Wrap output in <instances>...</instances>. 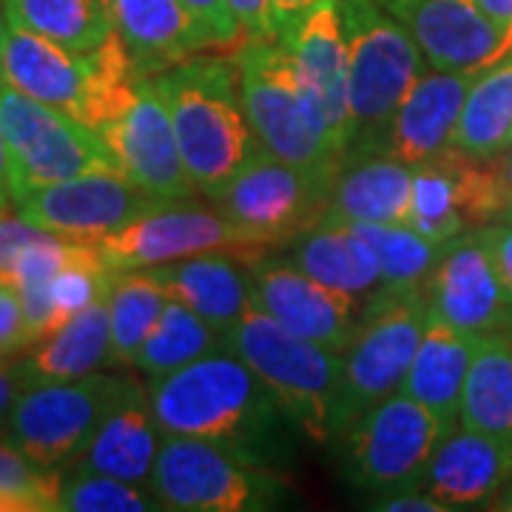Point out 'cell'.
Segmentation results:
<instances>
[{"instance_id":"cell-7","label":"cell","mask_w":512,"mask_h":512,"mask_svg":"<svg viewBox=\"0 0 512 512\" xmlns=\"http://www.w3.org/2000/svg\"><path fill=\"white\" fill-rule=\"evenodd\" d=\"M427 296L421 293H373L356 336L342 353V396L336 410V439L362 413L402 390L407 370L427 328Z\"/></svg>"},{"instance_id":"cell-12","label":"cell","mask_w":512,"mask_h":512,"mask_svg":"<svg viewBox=\"0 0 512 512\" xmlns=\"http://www.w3.org/2000/svg\"><path fill=\"white\" fill-rule=\"evenodd\" d=\"M126 376L92 373L74 382L26 387L6 419V441L40 467H63L83 453Z\"/></svg>"},{"instance_id":"cell-42","label":"cell","mask_w":512,"mask_h":512,"mask_svg":"<svg viewBox=\"0 0 512 512\" xmlns=\"http://www.w3.org/2000/svg\"><path fill=\"white\" fill-rule=\"evenodd\" d=\"M484 234L490 242L495 271L501 279V288L507 293V305H510L512 316V217H507L504 222H495V225H484Z\"/></svg>"},{"instance_id":"cell-39","label":"cell","mask_w":512,"mask_h":512,"mask_svg":"<svg viewBox=\"0 0 512 512\" xmlns=\"http://www.w3.org/2000/svg\"><path fill=\"white\" fill-rule=\"evenodd\" d=\"M188 6V12L200 20V26L205 29V35L211 37L214 46H242L245 35L239 29L237 18L231 12L228 0H183Z\"/></svg>"},{"instance_id":"cell-4","label":"cell","mask_w":512,"mask_h":512,"mask_svg":"<svg viewBox=\"0 0 512 512\" xmlns=\"http://www.w3.org/2000/svg\"><path fill=\"white\" fill-rule=\"evenodd\" d=\"M225 348L262 379L296 430L316 444L336 439L342 353L296 336L254 305L225 333Z\"/></svg>"},{"instance_id":"cell-15","label":"cell","mask_w":512,"mask_h":512,"mask_svg":"<svg viewBox=\"0 0 512 512\" xmlns=\"http://www.w3.org/2000/svg\"><path fill=\"white\" fill-rule=\"evenodd\" d=\"M117 168L160 202H185L197 194L174 134L171 111L154 77H143L123 117L100 131Z\"/></svg>"},{"instance_id":"cell-35","label":"cell","mask_w":512,"mask_h":512,"mask_svg":"<svg viewBox=\"0 0 512 512\" xmlns=\"http://www.w3.org/2000/svg\"><path fill=\"white\" fill-rule=\"evenodd\" d=\"M410 228L436 245H447L450 239L467 231L464 202L458 188L456 168L450 163L447 148L439 157L413 168V214Z\"/></svg>"},{"instance_id":"cell-33","label":"cell","mask_w":512,"mask_h":512,"mask_svg":"<svg viewBox=\"0 0 512 512\" xmlns=\"http://www.w3.org/2000/svg\"><path fill=\"white\" fill-rule=\"evenodd\" d=\"M222 348L225 339L220 330L211 328L202 316L185 308L183 302L168 299L157 325L151 328L143 348L137 350L134 367L143 370L148 379H157Z\"/></svg>"},{"instance_id":"cell-41","label":"cell","mask_w":512,"mask_h":512,"mask_svg":"<svg viewBox=\"0 0 512 512\" xmlns=\"http://www.w3.org/2000/svg\"><path fill=\"white\" fill-rule=\"evenodd\" d=\"M228 3L245 35V43L279 37L274 26V0H228Z\"/></svg>"},{"instance_id":"cell-51","label":"cell","mask_w":512,"mask_h":512,"mask_svg":"<svg viewBox=\"0 0 512 512\" xmlns=\"http://www.w3.org/2000/svg\"><path fill=\"white\" fill-rule=\"evenodd\" d=\"M504 154H510V157H512V146H510V148H507V151H504Z\"/></svg>"},{"instance_id":"cell-5","label":"cell","mask_w":512,"mask_h":512,"mask_svg":"<svg viewBox=\"0 0 512 512\" xmlns=\"http://www.w3.org/2000/svg\"><path fill=\"white\" fill-rule=\"evenodd\" d=\"M348 37L353 143L348 157L370 154L407 92L424 74V55L379 0H339Z\"/></svg>"},{"instance_id":"cell-37","label":"cell","mask_w":512,"mask_h":512,"mask_svg":"<svg viewBox=\"0 0 512 512\" xmlns=\"http://www.w3.org/2000/svg\"><path fill=\"white\" fill-rule=\"evenodd\" d=\"M163 510V501L143 484L103 476L92 470H77L63 476L60 512H151Z\"/></svg>"},{"instance_id":"cell-32","label":"cell","mask_w":512,"mask_h":512,"mask_svg":"<svg viewBox=\"0 0 512 512\" xmlns=\"http://www.w3.org/2000/svg\"><path fill=\"white\" fill-rule=\"evenodd\" d=\"M342 225V222H336ZM353 234L365 239L370 251L379 259L382 288L379 293H421L436 271L441 248L421 237L410 225L393 222H348Z\"/></svg>"},{"instance_id":"cell-18","label":"cell","mask_w":512,"mask_h":512,"mask_svg":"<svg viewBox=\"0 0 512 512\" xmlns=\"http://www.w3.org/2000/svg\"><path fill=\"white\" fill-rule=\"evenodd\" d=\"M481 72L484 69H433L421 74L370 154H384L413 168L439 157L453 146L464 100Z\"/></svg>"},{"instance_id":"cell-16","label":"cell","mask_w":512,"mask_h":512,"mask_svg":"<svg viewBox=\"0 0 512 512\" xmlns=\"http://www.w3.org/2000/svg\"><path fill=\"white\" fill-rule=\"evenodd\" d=\"M424 296L436 319L467 336L481 339L490 333H512L507 293L501 288L484 228L464 231L441 248Z\"/></svg>"},{"instance_id":"cell-1","label":"cell","mask_w":512,"mask_h":512,"mask_svg":"<svg viewBox=\"0 0 512 512\" xmlns=\"http://www.w3.org/2000/svg\"><path fill=\"white\" fill-rule=\"evenodd\" d=\"M148 399L163 436L214 441L259 467L274 458L288 421L262 379L228 348L151 379Z\"/></svg>"},{"instance_id":"cell-19","label":"cell","mask_w":512,"mask_h":512,"mask_svg":"<svg viewBox=\"0 0 512 512\" xmlns=\"http://www.w3.org/2000/svg\"><path fill=\"white\" fill-rule=\"evenodd\" d=\"M296 66L308 77L328 117L330 140L342 160H348L353 143V114H350L348 80V37L342 26L339 0H319L302 18L282 32Z\"/></svg>"},{"instance_id":"cell-47","label":"cell","mask_w":512,"mask_h":512,"mask_svg":"<svg viewBox=\"0 0 512 512\" xmlns=\"http://www.w3.org/2000/svg\"><path fill=\"white\" fill-rule=\"evenodd\" d=\"M12 205V180H9V148L0 128V211Z\"/></svg>"},{"instance_id":"cell-22","label":"cell","mask_w":512,"mask_h":512,"mask_svg":"<svg viewBox=\"0 0 512 512\" xmlns=\"http://www.w3.org/2000/svg\"><path fill=\"white\" fill-rule=\"evenodd\" d=\"M0 77L18 92L66 111L74 120H83L92 77L89 52H72L9 20Z\"/></svg>"},{"instance_id":"cell-25","label":"cell","mask_w":512,"mask_h":512,"mask_svg":"<svg viewBox=\"0 0 512 512\" xmlns=\"http://www.w3.org/2000/svg\"><path fill=\"white\" fill-rule=\"evenodd\" d=\"M342 165L330 208L322 222H393L410 225L413 214V165L384 154H356Z\"/></svg>"},{"instance_id":"cell-50","label":"cell","mask_w":512,"mask_h":512,"mask_svg":"<svg viewBox=\"0 0 512 512\" xmlns=\"http://www.w3.org/2000/svg\"><path fill=\"white\" fill-rule=\"evenodd\" d=\"M6 35H9V9H6V0H0V60H3Z\"/></svg>"},{"instance_id":"cell-49","label":"cell","mask_w":512,"mask_h":512,"mask_svg":"<svg viewBox=\"0 0 512 512\" xmlns=\"http://www.w3.org/2000/svg\"><path fill=\"white\" fill-rule=\"evenodd\" d=\"M487 510H504V512H512V481L501 490L498 495H493L490 501H487Z\"/></svg>"},{"instance_id":"cell-27","label":"cell","mask_w":512,"mask_h":512,"mask_svg":"<svg viewBox=\"0 0 512 512\" xmlns=\"http://www.w3.org/2000/svg\"><path fill=\"white\" fill-rule=\"evenodd\" d=\"M106 362H111V325L109 305L103 296L86 311L74 313L55 336L40 342V348L18 367L23 387H35L92 376Z\"/></svg>"},{"instance_id":"cell-43","label":"cell","mask_w":512,"mask_h":512,"mask_svg":"<svg viewBox=\"0 0 512 512\" xmlns=\"http://www.w3.org/2000/svg\"><path fill=\"white\" fill-rule=\"evenodd\" d=\"M370 507L382 512H450L436 495L421 490V487H407V490H396V493H384Z\"/></svg>"},{"instance_id":"cell-46","label":"cell","mask_w":512,"mask_h":512,"mask_svg":"<svg viewBox=\"0 0 512 512\" xmlns=\"http://www.w3.org/2000/svg\"><path fill=\"white\" fill-rule=\"evenodd\" d=\"M478 6L501 32L512 23V0H478Z\"/></svg>"},{"instance_id":"cell-2","label":"cell","mask_w":512,"mask_h":512,"mask_svg":"<svg viewBox=\"0 0 512 512\" xmlns=\"http://www.w3.org/2000/svg\"><path fill=\"white\" fill-rule=\"evenodd\" d=\"M183 163L208 200L262 151L242 106L239 60L225 55H194L157 74Z\"/></svg>"},{"instance_id":"cell-13","label":"cell","mask_w":512,"mask_h":512,"mask_svg":"<svg viewBox=\"0 0 512 512\" xmlns=\"http://www.w3.org/2000/svg\"><path fill=\"white\" fill-rule=\"evenodd\" d=\"M251 299L285 330L336 353H345L365 313L362 299L322 285L288 256H262L251 265Z\"/></svg>"},{"instance_id":"cell-34","label":"cell","mask_w":512,"mask_h":512,"mask_svg":"<svg viewBox=\"0 0 512 512\" xmlns=\"http://www.w3.org/2000/svg\"><path fill=\"white\" fill-rule=\"evenodd\" d=\"M9 20L72 52H92L114 29L106 0H6Z\"/></svg>"},{"instance_id":"cell-48","label":"cell","mask_w":512,"mask_h":512,"mask_svg":"<svg viewBox=\"0 0 512 512\" xmlns=\"http://www.w3.org/2000/svg\"><path fill=\"white\" fill-rule=\"evenodd\" d=\"M512 57V23L504 29V35H501V43H498V49H495L493 55V63L490 66H495V63H501V60H510ZM487 66V69H490Z\"/></svg>"},{"instance_id":"cell-29","label":"cell","mask_w":512,"mask_h":512,"mask_svg":"<svg viewBox=\"0 0 512 512\" xmlns=\"http://www.w3.org/2000/svg\"><path fill=\"white\" fill-rule=\"evenodd\" d=\"M458 424L512 441V333L478 339L461 390Z\"/></svg>"},{"instance_id":"cell-20","label":"cell","mask_w":512,"mask_h":512,"mask_svg":"<svg viewBox=\"0 0 512 512\" xmlns=\"http://www.w3.org/2000/svg\"><path fill=\"white\" fill-rule=\"evenodd\" d=\"M510 481L512 441L456 427L436 447L419 487L436 495L447 510H467L487 507Z\"/></svg>"},{"instance_id":"cell-28","label":"cell","mask_w":512,"mask_h":512,"mask_svg":"<svg viewBox=\"0 0 512 512\" xmlns=\"http://www.w3.org/2000/svg\"><path fill=\"white\" fill-rule=\"evenodd\" d=\"M288 248L293 265L328 288L345 291L356 299H370L382 288L379 259L348 225L322 222L319 228L293 239Z\"/></svg>"},{"instance_id":"cell-3","label":"cell","mask_w":512,"mask_h":512,"mask_svg":"<svg viewBox=\"0 0 512 512\" xmlns=\"http://www.w3.org/2000/svg\"><path fill=\"white\" fill-rule=\"evenodd\" d=\"M237 60L242 106L262 148L285 163L339 177L345 160L333 148L325 109L285 40H248Z\"/></svg>"},{"instance_id":"cell-9","label":"cell","mask_w":512,"mask_h":512,"mask_svg":"<svg viewBox=\"0 0 512 512\" xmlns=\"http://www.w3.org/2000/svg\"><path fill=\"white\" fill-rule=\"evenodd\" d=\"M456 430L407 393H393L362 413L339 436L345 441L348 478L367 493L419 487L441 439Z\"/></svg>"},{"instance_id":"cell-36","label":"cell","mask_w":512,"mask_h":512,"mask_svg":"<svg viewBox=\"0 0 512 512\" xmlns=\"http://www.w3.org/2000/svg\"><path fill=\"white\" fill-rule=\"evenodd\" d=\"M63 473L40 467L12 441H0V512H57Z\"/></svg>"},{"instance_id":"cell-38","label":"cell","mask_w":512,"mask_h":512,"mask_svg":"<svg viewBox=\"0 0 512 512\" xmlns=\"http://www.w3.org/2000/svg\"><path fill=\"white\" fill-rule=\"evenodd\" d=\"M46 237H49V231L37 228L35 222L23 220L20 214H15V217H3L0 214V282L12 285L20 254L29 245H35V242Z\"/></svg>"},{"instance_id":"cell-45","label":"cell","mask_w":512,"mask_h":512,"mask_svg":"<svg viewBox=\"0 0 512 512\" xmlns=\"http://www.w3.org/2000/svg\"><path fill=\"white\" fill-rule=\"evenodd\" d=\"M319 0H274V26L276 35L288 32L296 20L302 18L308 9H313Z\"/></svg>"},{"instance_id":"cell-24","label":"cell","mask_w":512,"mask_h":512,"mask_svg":"<svg viewBox=\"0 0 512 512\" xmlns=\"http://www.w3.org/2000/svg\"><path fill=\"white\" fill-rule=\"evenodd\" d=\"M163 282L168 299L202 316L211 328L225 333L237 325L251 299V262L234 254H200L151 268Z\"/></svg>"},{"instance_id":"cell-23","label":"cell","mask_w":512,"mask_h":512,"mask_svg":"<svg viewBox=\"0 0 512 512\" xmlns=\"http://www.w3.org/2000/svg\"><path fill=\"white\" fill-rule=\"evenodd\" d=\"M106 9L143 77H157L214 46L183 0H106Z\"/></svg>"},{"instance_id":"cell-31","label":"cell","mask_w":512,"mask_h":512,"mask_svg":"<svg viewBox=\"0 0 512 512\" xmlns=\"http://www.w3.org/2000/svg\"><path fill=\"white\" fill-rule=\"evenodd\" d=\"M106 305L111 325V362L134 365L137 350L143 348L148 333L168 305L163 282L151 268L111 271Z\"/></svg>"},{"instance_id":"cell-6","label":"cell","mask_w":512,"mask_h":512,"mask_svg":"<svg viewBox=\"0 0 512 512\" xmlns=\"http://www.w3.org/2000/svg\"><path fill=\"white\" fill-rule=\"evenodd\" d=\"M0 128L9 148L12 202L43 185L120 171L103 137L72 114L18 92L0 77Z\"/></svg>"},{"instance_id":"cell-11","label":"cell","mask_w":512,"mask_h":512,"mask_svg":"<svg viewBox=\"0 0 512 512\" xmlns=\"http://www.w3.org/2000/svg\"><path fill=\"white\" fill-rule=\"evenodd\" d=\"M333 185L336 177L285 163L262 148L214 197V205L265 245L288 248L293 239L322 225Z\"/></svg>"},{"instance_id":"cell-10","label":"cell","mask_w":512,"mask_h":512,"mask_svg":"<svg viewBox=\"0 0 512 512\" xmlns=\"http://www.w3.org/2000/svg\"><path fill=\"white\" fill-rule=\"evenodd\" d=\"M97 251L111 271L157 268L200 254H234L245 262L271 256V245L239 228L220 208H194L180 202H165L128 220L117 231L94 239Z\"/></svg>"},{"instance_id":"cell-26","label":"cell","mask_w":512,"mask_h":512,"mask_svg":"<svg viewBox=\"0 0 512 512\" xmlns=\"http://www.w3.org/2000/svg\"><path fill=\"white\" fill-rule=\"evenodd\" d=\"M476 345V336L450 328L447 322H441L430 313L421 345L402 384V393L413 396L427 410H433L447 427H458L461 390H464V379H467Z\"/></svg>"},{"instance_id":"cell-44","label":"cell","mask_w":512,"mask_h":512,"mask_svg":"<svg viewBox=\"0 0 512 512\" xmlns=\"http://www.w3.org/2000/svg\"><path fill=\"white\" fill-rule=\"evenodd\" d=\"M23 390L26 387H23V379H20V367L0 362V424H6Z\"/></svg>"},{"instance_id":"cell-30","label":"cell","mask_w":512,"mask_h":512,"mask_svg":"<svg viewBox=\"0 0 512 512\" xmlns=\"http://www.w3.org/2000/svg\"><path fill=\"white\" fill-rule=\"evenodd\" d=\"M453 146L473 157H498L512 146V57L476 77L458 117Z\"/></svg>"},{"instance_id":"cell-52","label":"cell","mask_w":512,"mask_h":512,"mask_svg":"<svg viewBox=\"0 0 512 512\" xmlns=\"http://www.w3.org/2000/svg\"><path fill=\"white\" fill-rule=\"evenodd\" d=\"M507 217H512V205H510V214H507Z\"/></svg>"},{"instance_id":"cell-14","label":"cell","mask_w":512,"mask_h":512,"mask_svg":"<svg viewBox=\"0 0 512 512\" xmlns=\"http://www.w3.org/2000/svg\"><path fill=\"white\" fill-rule=\"evenodd\" d=\"M12 205L15 214L49 234L92 242L165 202L154 200L123 171H92L74 180L26 191Z\"/></svg>"},{"instance_id":"cell-17","label":"cell","mask_w":512,"mask_h":512,"mask_svg":"<svg viewBox=\"0 0 512 512\" xmlns=\"http://www.w3.org/2000/svg\"><path fill=\"white\" fill-rule=\"evenodd\" d=\"M419 43L430 69H487L501 43V29L478 0H379Z\"/></svg>"},{"instance_id":"cell-21","label":"cell","mask_w":512,"mask_h":512,"mask_svg":"<svg viewBox=\"0 0 512 512\" xmlns=\"http://www.w3.org/2000/svg\"><path fill=\"white\" fill-rule=\"evenodd\" d=\"M163 430L154 419L148 387L128 379L120 387L109 413L97 424L92 441L74 458L77 470H92L131 484H148Z\"/></svg>"},{"instance_id":"cell-40","label":"cell","mask_w":512,"mask_h":512,"mask_svg":"<svg viewBox=\"0 0 512 512\" xmlns=\"http://www.w3.org/2000/svg\"><path fill=\"white\" fill-rule=\"evenodd\" d=\"M23 348H29V328L20 305V293L15 285L0 282V359Z\"/></svg>"},{"instance_id":"cell-8","label":"cell","mask_w":512,"mask_h":512,"mask_svg":"<svg viewBox=\"0 0 512 512\" xmlns=\"http://www.w3.org/2000/svg\"><path fill=\"white\" fill-rule=\"evenodd\" d=\"M148 487L174 512L274 510L288 487L265 467L234 456L220 444L163 436Z\"/></svg>"}]
</instances>
